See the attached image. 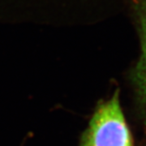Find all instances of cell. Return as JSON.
<instances>
[{"label": "cell", "instance_id": "cell-2", "mask_svg": "<svg viewBox=\"0 0 146 146\" xmlns=\"http://www.w3.org/2000/svg\"><path fill=\"white\" fill-rule=\"evenodd\" d=\"M140 16L142 50L140 62L136 68V83L146 120V0L141 1Z\"/></svg>", "mask_w": 146, "mask_h": 146}, {"label": "cell", "instance_id": "cell-1", "mask_svg": "<svg viewBox=\"0 0 146 146\" xmlns=\"http://www.w3.org/2000/svg\"><path fill=\"white\" fill-rule=\"evenodd\" d=\"M80 146H132L118 93L96 110L84 132Z\"/></svg>", "mask_w": 146, "mask_h": 146}]
</instances>
